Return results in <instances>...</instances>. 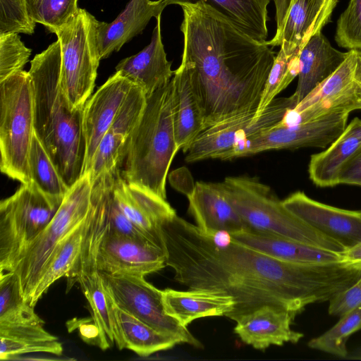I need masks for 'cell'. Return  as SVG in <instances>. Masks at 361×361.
I'll return each instance as SVG.
<instances>
[{
    "label": "cell",
    "instance_id": "obj_28",
    "mask_svg": "<svg viewBox=\"0 0 361 361\" xmlns=\"http://www.w3.org/2000/svg\"><path fill=\"white\" fill-rule=\"evenodd\" d=\"M91 209L85 221L57 247L41 276L30 305L35 307L51 285L66 276L78 264L85 250L96 218V207L91 195Z\"/></svg>",
    "mask_w": 361,
    "mask_h": 361
},
{
    "label": "cell",
    "instance_id": "obj_16",
    "mask_svg": "<svg viewBox=\"0 0 361 361\" xmlns=\"http://www.w3.org/2000/svg\"><path fill=\"white\" fill-rule=\"evenodd\" d=\"M283 205L311 227L346 249L361 243V210H348L314 200L302 191L282 200Z\"/></svg>",
    "mask_w": 361,
    "mask_h": 361
},
{
    "label": "cell",
    "instance_id": "obj_22",
    "mask_svg": "<svg viewBox=\"0 0 361 361\" xmlns=\"http://www.w3.org/2000/svg\"><path fill=\"white\" fill-rule=\"evenodd\" d=\"M339 0H292L281 33L273 47L287 54L300 52L315 34L331 21Z\"/></svg>",
    "mask_w": 361,
    "mask_h": 361
},
{
    "label": "cell",
    "instance_id": "obj_40",
    "mask_svg": "<svg viewBox=\"0 0 361 361\" xmlns=\"http://www.w3.org/2000/svg\"><path fill=\"white\" fill-rule=\"evenodd\" d=\"M35 24L29 16L25 0H0V35H32Z\"/></svg>",
    "mask_w": 361,
    "mask_h": 361
},
{
    "label": "cell",
    "instance_id": "obj_27",
    "mask_svg": "<svg viewBox=\"0 0 361 361\" xmlns=\"http://www.w3.org/2000/svg\"><path fill=\"white\" fill-rule=\"evenodd\" d=\"M230 239L277 259L298 264L337 263L341 253L296 240L242 231L227 234Z\"/></svg>",
    "mask_w": 361,
    "mask_h": 361
},
{
    "label": "cell",
    "instance_id": "obj_39",
    "mask_svg": "<svg viewBox=\"0 0 361 361\" xmlns=\"http://www.w3.org/2000/svg\"><path fill=\"white\" fill-rule=\"evenodd\" d=\"M30 54L18 34L0 35V82L23 71Z\"/></svg>",
    "mask_w": 361,
    "mask_h": 361
},
{
    "label": "cell",
    "instance_id": "obj_46",
    "mask_svg": "<svg viewBox=\"0 0 361 361\" xmlns=\"http://www.w3.org/2000/svg\"><path fill=\"white\" fill-rule=\"evenodd\" d=\"M341 263L361 269V243L341 253Z\"/></svg>",
    "mask_w": 361,
    "mask_h": 361
},
{
    "label": "cell",
    "instance_id": "obj_17",
    "mask_svg": "<svg viewBox=\"0 0 361 361\" xmlns=\"http://www.w3.org/2000/svg\"><path fill=\"white\" fill-rule=\"evenodd\" d=\"M134 85L116 72L86 102L82 130L86 144L84 175L90 172L98 146Z\"/></svg>",
    "mask_w": 361,
    "mask_h": 361
},
{
    "label": "cell",
    "instance_id": "obj_3",
    "mask_svg": "<svg viewBox=\"0 0 361 361\" xmlns=\"http://www.w3.org/2000/svg\"><path fill=\"white\" fill-rule=\"evenodd\" d=\"M61 49L57 39L30 62L35 133L66 185L83 175L86 144L82 110L73 109L61 85Z\"/></svg>",
    "mask_w": 361,
    "mask_h": 361
},
{
    "label": "cell",
    "instance_id": "obj_21",
    "mask_svg": "<svg viewBox=\"0 0 361 361\" xmlns=\"http://www.w3.org/2000/svg\"><path fill=\"white\" fill-rule=\"evenodd\" d=\"M156 19L151 42L137 54L121 60L116 67V72L140 87L146 97L169 83L174 75L161 40V16Z\"/></svg>",
    "mask_w": 361,
    "mask_h": 361
},
{
    "label": "cell",
    "instance_id": "obj_25",
    "mask_svg": "<svg viewBox=\"0 0 361 361\" xmlns=\"http://www.w3.org/2000/svg\"><path fill=\"white\" fill-rule=\"evenodd\" d=\"M348 54L333 47L322 32L308 40L299 55L298 80L293 94L298 104L338 68Z\"/></svg>",
    "mask_w": 361,
    "mask_h": 361
},
{
    "label": "cell",
    "instance_id": "obj_38",
    "mask_svg": "<svg viewBox=\"0 0 361 361\" xmlns=\"http://www.w3.org/2000/svg\"><path fill=\"white\" fill-rule=\"evenodd\" d=\"M334 38L341 48L361 50V0H350L337 20Z\"/></svg>",
    "mask_w": 361,
    "mask_h": 361
},
{
    "label": "cell",
    "instance_id": "obj_4",
    "mask_svg": "<svg viewBox=\"0 0 361 361\" xmlns=\"http://www.w3.org/2000/svg\"><path fill=\"white\" fill-rule=\"evenodd\" d=\"M176 92L173 78L146 97V104L130 135L121 170L128 183L166 200V178L180 149L175 135Z\"/></svg>",
    "mask_w": 361,
    "mask_h": 361
},
{
    "label": "cell",
    "instance_id": "obj_43",
    "mask_svg": "<svg viewBox=\"0 0 361 361\" xmlns=\"http://www.w3.org/2000/svg\"><path fill=\"white\" fill-rule=\"evenodd\" d=\"M329 313L341 317L361 303V277L351 286L337 293L329 301Z\"/></svg>",
    "mask_w": 361,
    "mask_h": 361
},
{
    "label": "cell",
    "instance_id": "obj_2",
    "mask_svg": "<svg viewBox=\"0 0 361 361\" xmlns=\"http://www.w3.org/2000/svg\"><path fill=\"white\" fill-rule=\"evenodd\" d=\"M180 64L198 98L204 129L255 113L276 52L234 26L204 1L180 6Z\"/></svg>",
    "mask_w": 361,
    "mask_h": 361
},
{
    "label": "cell",
    "instance_id": "obj_1",
    "mask_svg": "<svg viewBox=\"0 0 361 361\" xmlns=\"http://www.w3.org/2000/svg\"><path fill=\"white\" fill-rule=\"evenodd\" d=\"M166 265L188 289H207L232 296L226 315L236 321L264 305L297 315L310 304L329 301L361 277V269L337 263L281 261L235 242L219 243L176 214L164 223Z\"/></svg>",
    "mask_w": 361,
    "mask_h": 361
},
{
    "label": "cell",
    "instance_id": "obj_5",
    "mask_svg": "<svg viewBox=\"0 0 361 361\" xmlns=\"http://www.w3.org/2000/svg\"><path fill=\"white\" fill-rule=\"evenodd\" d=\"M222 189L242 218L246 231L296 240L341 253L346 250L338 241L309 226L289 211L272 189L257 177L228 176Z\"/></svg>",
    "mask_w": 361,
    "mask_h": 361
},
{
    "label": "cell",
    "instance_id": "obj_23",
    "mask_svg": "<svg viewBox=\"0 0 361 361\" xmlns=\"http://www.w3.org/2000/svg\"><path fill=\"white\" fill-rule=\"evenodd\" d=\"M166 6L160 1L130 0L111 23L97 21L96 30L101 60L118 51L140 34L152 17L161 15Z\"/></svg>",
    "mask_w": 361,
    "mask_h": 361
},
{
    "label": "cell",
    "instance_id": "obj_12",
    "mask_svg": "<svg viewBox=\"0 0 361 361\" xmlns=\"http://www.w3.org/2000/svg\"><path fill=\"white\" fill-rule=\"evenodd\" d=\"M298 104L292 94L275 98L255 119V113L235 116L204 129L183 151L189 163L207 159H219L233 145L248 137L258 135L278 124L286 113Z\"/></svg>",
    "mask_w": 361,
    "mask_h": 361
},
{
    "label": "cell",
    "instance_id": "obj_45",
    "mask_svg": "<svg viewBox=\"0 0 361 361\" xmlns=\"http://www.w3.org/2000/svg\"><path fill=\"white\" fill-rule=\"evenodd\" d=\"M276 6V32L274 37L267 43L273 47L279 39L292 0H274Z\"/></svg>",
    "mask_w": 361,
    "mask_h": 361
},
{
    "label": "cell",
    "instance_id": "obj_30",
    "mask_svg": "<svg viewBox=\"0 0 361 361\" xmlns=\"http://www.w3.org/2000/svg\"><path fill=\"white\" fill-rule=\"evenodd\" d=\"M44 324H0V360L17 359L31 353L61 355V343L44 329Z\"/></svg>",
    "mask_w": 361,
    "mask_h": 361
},
{
    "label": "cell",
    "instance_id": "obj_31",
    "mask_svg": "<svg viewBox=\"0 0 361 361\" xmlns=\"http://www.w3.org/2000/svg\"><path fill=\"white\" fill-rule=\"evenodd\" d=\"M176 92L175 135L183 152L204 130L202 109L186 69L180 64L174 71Z\"/></svg>",
    "mask_w": 361,
    "mask_h": 361
},
{
    "label": "cell",
    "instance_id": "obj_9",
    "mask_svg": "<svg viewBox=\"0 0 361 361\" xmlns=\"http://www.w3.org/2000/svg\"><path fill=\"white\" fill-rule=\"evenodd\" d=\"M63 200L34 183L21 184L0 202V272L9 271L23 249L48 226Z\"/></svg>",
    "mask_w": 361,
    "mask_h": 361
},
{
    "label": "cell",
    "instance_id": "obj_35",
    "mask_svg": "<svg viewBox=\"0 0 361 361\" xmlns=\"http://www.w3.org/2000/svg\"><path fill=\"white\" fill-rule=\"evenodd\" d=\"M361 329V303L340 317L339 321L322 335L308 342V346L338 357H345L346 343Z\"/></svg>",
    "mask_w": 361,
    "mask_h": 361
},
{
    "label": "cell",
    "instance_id": "obj_42",
    "mask_svg": "<svg viewBox=\"0 0 361 361\" xmlns=\"http://www.w3.org/2000/svg\"><path fill=\"white\" fill-rule=\"evenodd\" d=\"M69 332L78 330L80 338L90 345H94L102 350L111 345L106 334L91 316L85 318H74L66 322Z\"/></svg>",
    "mask_w": 361,
    "mask_h": 361
},
{
    "label": "cell",
    "instance_id": "obj_29",
    "mask_svg": "<svg viewBox=\"0 0 361 361\" xmlns=\"http://www.w3.org/2000/svg\"><path fill=\"white\" fill-rule=\"evenodd\" d=\"M170 4H195L200 1L212 6L234 26L259 42L268 35L267 6L271 0H160Z\"/></svg>",
    "mask_w": 361,
    "mask_h": 361
},
{
    "label": "cell",
    "instance_id": "obj_24",
    "mask_svg": "<svg viewBox=\"0 0 361 361\" xmlns=\"http://www.w3.org/2000/svg\"><path fill=\"white\" fill-rule=\"evenodd\" d=\"M162 303L166 314L184 326L199 318L226 317L235 306L232 296L207 289L177 290L166 288L162 290Z\"/></svg>",
    "mask_w": 361,
    "mask_h": 361
},
{
    "label": "cell",
    "instance_id": "obj_44",
    "mask_svg": "<svg viewBox=\"0 0 361 361\" xmlns=\"http://www.w3.org/2000/svg\"><path fill=\"white\" fill-rule=\"evenodd\" d=\"M339 184L361 186V150L343 170Z\"/></svg>",
    "mask_w": 361,
    "mask_h": 361
},
{
    "label": "cell",
    "instance_id": "obj_26",
    "mask_svg": "<svg viewBox=\"0 0 361 361\" xmlns=\"http://www.w3.org/2000/svg\"><path fill=\"white\" fill-rule=\"evenodd\" d=\"M360 150L361 118H355L325 150L311 156L310 180L322 188L338 185L343 170Z\"/></svg>",
    "mask_w": 361,
    "mask_h": 361
},
{
    "label": "cell",
    "instance_id": "obj_41",
    "mask_svg": "<svg viewBox=\"0 0 361 361\" xmlns=\"http://www.w3.org/2000/svg\"><path fill=\"white\" fill-rule=\"evenodd\" d=\"M114 185L108 200L107 231L111 234L152 243L118 207L114 196Z\"/></svg>",
    "mask_w": 361,
    "mask_h": 361
},
{
    "label": "cell",
    "instance_id": "obj_7",
    "mask_svg": "<svg viewBox=\"0 0 361 361\" xmlns=\"http://www.w3.org/2000/svg\"><path fill=\"white\" fill-rule=\"evenodd\" d=\"M91 195L92 183L87 173L70 188L48 226L14 260L9 271L18 276L21 294L29 305L43 271L58 246L89 215Z\"/></svg>",
    "mask_w": 361,
    "mask_h": 361
},
{
    "label": "cell",
    "instance_id": "obj_36",
    "mask_svg": "<svg viewBox=\"0 0 361 361\" xmlns=\"http://www.w3.org/2000/svg\"><path fill=\"white\" fill-rule=\"evenodd\" d=\"M299 53L287 54L280 48L276 54L264 90L255 118H259L276 97L292 82L299 73Z\"/></svg>",
    "mask_w": 361,
    "mask_h": 361
},
{
    "label": "cell",
    "instance_id": "obj_19",
    "mask_svg": "<svg viewBox=\"0 0 361 361\" xmlns=\"http://www.w3.org/2000/svg\"><path fill=\"white\" fill-rule=\"evenodd\" d=\"M188 209L204 235L215 238L245 230V225L227 199L221 183L197 182L187 195Z\"/></svg>",
    "mask_w": 361,
    "mask_h": 361
},
{
    "label": "cell",
    "instance_id": "obj_32",
    "mask_svg": "<svg viewBox=\"0 0 361 361\" xmlns=\"http://www.w3.org/2000/svg\"><path fill=\"white\" fill-rule=\"evenodd\" d=\"M116 313L124 348L140 356L147 357L154 353L169 350L179 343L173 337L157 331L116 305Z\"/></svg>",
    "mask_w": 361,
    "mask_h": 361
},
{
    "label": "cell",
    "instance_id": "obj_15",
    "mask_svg": "<svg viewBox=\"0 0 361 361\" xmlns=\"http://www.w3.org/2000/svg\"><path fill=\"white\" fill-rule=\"evenodd\" d=\"M114 196L126 217L152 244L166 252L161 227L176 214L166 200L141 186L127 183L120 169L116 173Z\"/></svg>",
    "mask_w": 361,
    "mask_h": 361
},
{
    "label": "cell",
    "instance_id": "obj_8",
    "mask_svg": "<svg viewBox=\"0 0 361 361\" xmlns=\"http://www.w3.org/2000/svg\"><path fill=\"white\" fill-rule=\"evenodd\" d=\"M97 21L79 8L75 17L54 33L61 49V85L73 109H83L94 87L101 61Z\"/></svg>",
    "mask_w": 361,
    "mask_h": 361
},
{
    "label": "cell",
    "instance_id": "obj_10",
    "mask_svg": "<svg viewBox=\"0 0 361 361\" xmlns=\"http://www.w3.org/2000/svg\"><path fill=\"white\" fill-rule=\"evenodd\" d=\"M100 274L118 307L157 331L173 337L179 343H187L199 348L202 347L187 326L166 314L162 303V290L147 282L145 276Z\"/></svg>",
    "mask_w": 361,
    "mask_h": 361
},
{
    "label": "cell",
    "instance_id": "obj_33",
    "mask_svg": "<svg viewBox=\"0 0 361 361\" xmlns=\"http://www.w3.org/2000/svg\"><path fill=\"white\" fill-rule=\"evenodd\" d=\"M0 273V324L44 323L23 299L16 274Z\"/></svg>",
    "mask_w": 361,
    "mask_h": 361
},
{
    "label": "cell",
    "instance_id": "obj_14",
    "mask_svg": "<svg viewBox=\"0 0 361 361\" xmlns=\"http://www.w3.org/2000/svg\"><path fill=\"white\" fill-rule=\"evenodd\" d=\"M166 259V253L161 248L111 234L106 228L97 247L96 266L99 271L108 274L145 276L163 269Z\"/></svg>",
    "mask_w": 361,
    "mask_h": 361
},
{
    "label": "cell",
    "instance_id": "obj_20",
    "mask_svg": "<svg viewBox=\"0 0 361 361\" xmlns=\"http://www.w3.org/2000/svg\"><path fill=\"white\" fill-rule=\"evenodd\" d=\"M295 316L283 307L264 305L239 317L234 332L243 343L257 350L296 343L303 334L291 329Z\"/></svg>",
    "mask_w": 361,
    "mask_h": 361
},
{
    "label": "cell",
    "instance_id": "obj_11",
    "mask_svg": "<svg viewBox=\"0 0 361 361\" xmlns=\"http://www.w3.org/2000/svg\"><path fill=\"white\" fill-rule=\"evenodd\" d=\"M361 110V50H348L338 68L294 109L279 126L305 122L333 113Z\"/></svg>",
    "mask_w": 361,
    "mask_h": 361
},
{
    "label": "cell",
    "instance_id": "obj_37",
    "mask_svg": "<svg viewBox=\"0 0 361 361\" xmlns=\"http://www.w3.org/2000/svg\"><path fill=\"white\" fill-rule=\"evenodd\" d=\"M31 19L53 33L66 25L78 13V0H25Z\"/></svg>",
    "mask_w": 361,
    "mask_h": 361
},
{
    "label": "cell",
    "instance_id": "obj_34",
    "mask_svg": "<svg viewBox=\"0 0 361 361\" xmlns=\"http://www.w3.org/2000/svg\"><path fill=\"white\" fill-rule=\"evenodd\" d=\"M29 170L32 182L42 192L55 198L64 199L70 188L63 181L35 133L29 155Z\"/></svg>",
    "mask_w": 361,
    "mask_h": 361
},
{
    "label": "cell",
    "instance_id": "obj_13",
    "mask_svg": "<svg viewBox=\"0 0 361 361\" xmlns=\"http://www.w3.org/2000/svg\"><path fill=\"white\" fill-rule=\"evenodd\" d=\"M348 113H333L290 126L276 125L236 142L221 160L254 155L268 150L328 147L347 126Z\"/></svg>",
    "mask_w": 361,
    "mask_h": 361
},
{
    "label": "cell",
    "instance_id": "obj_18",
    "mask_svg": "<svg viewBox=\"0 0 361 361\" xmlns=\"http://www.w3.org/2000/svg\"><path fill=\"white\" fill-rule=\"evenodd\" d=\"M145 104V93L134 85L98 146L88 173L91 183L103 173L122 166L130 135Z\"/></svg>",
    "mask_w": 361,
    "mask_h": 361
},
{
    "label": "cell",
    "instance_id": "obj_6",
    "mask_svg": "<svg viewBox=\"0 0 361 361\" xmlns=\"http://www.w3.org/2000/svg\"><path fill=\"white\" fill-rule=\"evenodd\" d=\"M1 171L21 184L32 183L29 155L35 134L33 92L29 72L0 82Z\"/></svg>",
    "mask_w": 361,
    "mask_h": 361
}]
</instances>
